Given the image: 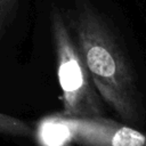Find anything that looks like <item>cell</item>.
<instances>
[{
  "label": "cell",
  "instance_id": "4",
  "mask_svg": "<svg viewBox=\"0 0 146 146\" xmlns=\"http://www.w3.org/2000/svg\"><path fill=\"white\" fill-rule=\"evenodd\" d=\"M34 128L24 120L0 112V135L15 138L35 137Z\"/></svg>",
  "mask_w": 146,
  "mask_h": 146
},
{
  "label": "cell",
  "instance_id": "1",
  "mask_svg": "<svg viewBox=\"0 0 146 146\" xmlns=\"http://www.w3.org/2000/svg\"><path fill=\"white\" fill-rule=\"evenodd\" d=\"M66 22L103 102L120 121L141 129L146 123L144 97L112 26L89 0H74Z\"/></svg>",
  "mask_w": 146,
  "mask_h": 146
},
{
  "label": "cell",
  "instance_id": "5",
  "mask_svg": "<svg viewBox=\"0 0 146 146\" xmlns=\"http://www.w3.org/2000/svg\"><path fill=\"white\" fill-rule=\"evenodd\" d=\"M17 7L18 0H0V39L13 19Z\"/></svg>",
  "mask_w": 146,
  "mask_h": 146
},
{
  "label": "cell",
  "instance_id": "2",
  "mask_svg": "<svg viewBox=\"0 0 146 146\" xmlns=\"http://www.w3.org/2000/svg\"><path fill=\"white\" fill-rule=\"evenodd\" d=\"M63 111L66 116L105 115V103L98 94L84 60L60 10L54 8L50 18Z\"/></svg>",
  "mask_w": 146,
  "mask_h": 146
},
{
  "label": "cell",
  "instance_id": "3",
  "mask_svg": "<svg viewBox=\"0 0 146 146\" xmlns=\"http://www.w3.org/2000/svg\"><path fill=\"white\" fill-rule=\"evenodd\" d=\"M46 146H146V132L122 121L100 116L50 115L35 132Z\"/></svg>",
  "mask_w": 146,
  "mask_h": 146
}]
</instances>
